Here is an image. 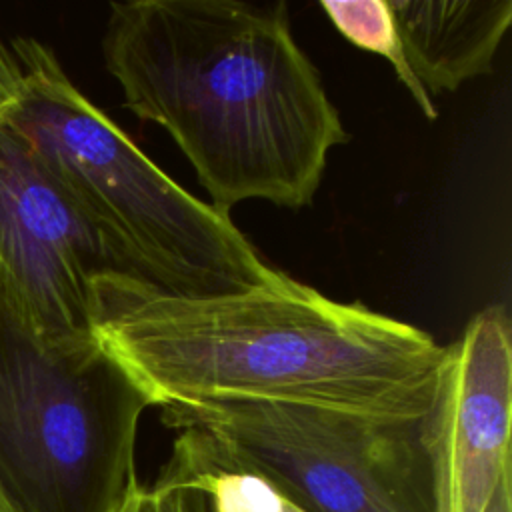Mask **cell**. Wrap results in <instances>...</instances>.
<instances>
[{
	"label": "cell",
	"instance_id": "1",
	"mask_svg": "<svg viewBox=\"0 0 512 512\" xmlns=\"http://www.w3.org/2000/svg\"><path fill=\"white\" fill-rule=\"evenodd\" d=\"M102 56L124 106L170 134L224 214L246 200L312 204L348 140L284 2H112Z\"/></svg>",
	"mask_w": 512,
	"mask_h": 512
},
{
	"label": "cell",
	"instance_id": "2",
	"mask_svg": "<svg viewBox=\"0 0 512 512\" xmlns=\"http://www.w3.org/2000/svg\"><path fill=\"white\" fill-rule=\"evenodd\" d=\"M92 324L160 408L258 400L418 416L432 406L444 356L418 326L288 274L220 296H176L104 274Z\"/></svg>",
	"mask_w": 512,
	"mask_h": 512
},
{
	"label": "cell",
	"instance_id": "3",
	"mask_svg": "<svg viewBox=\"0 0 512 512\" xmlns=\"http://www.w3.org/2000/svg\"><path fill=\"white\" fill-rule=\"evenodd\" d=\"M0 122L72 194L124 276L166 294L220 296L276 282L230 214L156 166L36 38L0 36Z\"/></svg>",
	"mask_w": 512,
	"mask_h": 512
},
{
	"label": "cell",
	"instance_id": "4",
	"mask_svg": "<svg viewBox=\"0 0 512 512\" xmlns=\"http://www.w3.org/2000/svg\"><path fill=\"white\" fill-rule=\"evenodd\" d=\"M150 406L94 332L44 336L0 274V512H114Z\"/></svg>",
	"mask_w": 512,
	"mask_h": 512
},
{
	"label": "cell",
	"instance_id": "5",
	"mask_svg": "<svg viewBox=\"0 0 512 512\" xmlns=\"http://www.w3.org/2000/svg\"><path fill=\"white\" fill-rule=\"evenodd\" d=\"M428 412L210 400L162 406V422L202 430L226 464L260 476L302 512H436Z\"/></svg>",
	"mask_w": 512,
	"mask_h": 512
},
{
	"label": "cell",
	"instance_id": "6",
	"mask_svg": "<svg viewBox=\"0 0 512 512\" xmlns=\"http://www.w3.org/2000/svg\"><path fill=\"white\" fill-rule=\"evenodd\" d=\"M0 274L32 326L52 338L92 334L94 282L104 274H122L72 194L40 154L2 122Z\"/></svg>",
	"mask_w": 512,
	"mask_h": 512
},
{
	"label": "cell",
	"instance_id": "7",
	"mask_svg": "<svg viewBox=\"0 0 512 512\" xmlns=\"http://www.w3.org/2000/svg\"><path fill=\"white\" fill-rule=\"evenodd\" d=\"M512 340L492 320L466 324L444 346L428 412L436 460V512H486L512 470Z\"/></svg>",
	"mask_w": 512,
	"mask_h": 512
},
{
	"label": "cell",
	"instance_id": "8",
	"mask_svg": "<svg viewBox=\"0 0 512 512\" xmlns=\"http://www.w3.org/2000/svg\"><path fill=\"white\" fill-rule=\"evenodd\" d=\"M406 64L436 98L490 74L512 24L510 0H388Z\"/></svg>",
	"mask_w": 512,
	"mask_h": 512
},
{
	"label": "cell",
	"instance_id": "9",
	"mask_svg": "<svg viewBox=\"0 0 512 512\" xmlns=\"http://www.w3.org/2000/svg\"><path fill=\"white\" fill-rule=\"evenodd\" d=\"M160 478L202 488L214 512H302L266 480L226 464L198 428H180Z\"/></svg>",
	"mask_w": 512,
	"mask_h": 512
},
{
	"label": "cell",
	"instance_id": "10",
	"mask_svg": "<svg viewBox=\"0 0 512 512\" xmlns=\"http://www.w3.org/2000/svg\"><path fill=\"white\" fill-rule=\"evenodd\" d=\"M320 8L350 44L390 62L396 78L428 120L438 116L434 100L418 86L406 64L388 0H322Z\"/></svg>",
	"mask_w": 512,
	"mask_h": 512
},
{
	"label": "cell",
	"instance_id": "11",
	"mask_svg": "<svg viewBox=\"0 0 512 512\" xmlns=\"http://www.w3.org/2000/svg\"><path fill=\"white\" fill-rule=\"evenodd\" d=\"M114 512H214V508L210 496L198 486L160 476L146 486L136 476Z\"/></svg>",
	"mask_w": 512,
	"mask_h": 512
},
{
	"label": "cell",
	"instance_id": "12",
	"mask_svg": "<svg viewBox=\"0 0 512 512\" xmlns=\"http://www.w3.org/2000/svg\"><path fill=\"white\" fill-rule=\"evenodd\" d=\"M486 512H512V470H506L496 482Z\"/></svg>",
	"mask_w": 512,
	"mask_h": 512
}]
</instances>
